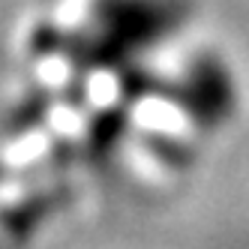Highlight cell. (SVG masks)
Returning a JSON list of instances; mask_svg holds the SVG:
<instances>
[{"label": "cell", "mask_w": 249, "mask_h": 249, "mask_svg": "<svg viewBox=\"0 0 249 249\" xmlns=\"http://www.w3.org/2000/svg\"><path fill=\"white\" fill-rule=\"evenodd\" d=\"M186 102L192 105L195 117H207V120L225 117V111H231V105H234V93H231L228 72L219 63H201L189 75Z\"/></svg>", "instance_id": "obj_1"}]
</instances>
